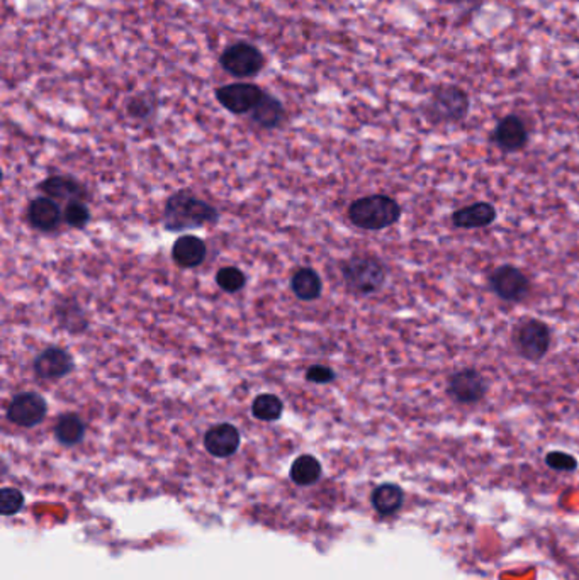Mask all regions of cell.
<instances>
[{"instance_id": "obj_29", "label": "cell", "mask_w": 579, "mask_h": 580, "mask_svg": "<svg viewBox=\"0 0 579 580\" xmlns=\"http://www.w3.org/2000/svg\"><path fill=\"white\" fill-rule=\"evenodd\" d=\"M128 112L133 118H149V114L151 112V104H149V99L134 97L128 104Z\"/></svg>"}, {"instance_id": "obj_9", "label": "cell", "mask_w": 579, "mask_h": 580, "mask_svg": "<svg viewBox=\"0 0 579 580\" xmlns=\"http://www.w3.org/2000/svg\"><path fill=\"white\" fill-rule=\"evenodd\" d=\"M48 413L45 397L36 392H21L7 406V419L21 428L38 426Z\"/></svg>"}, {"instance_id": "obj_15", "label": "cell", "mask_w": 579, "mask_h": 580, "mask_svg": "<svg viewBox=\"0 0 579 580\" xmlns=\"http://www.w3.org/2000/svg\"><path fill=\"white\" fill-rule=\"evenodd\" d=\"M28 219L30 224L38 229V231H55L59 228L61 219H63V212L59 208L57 201L50 199V197H38L34 199L28 208Z\"/></svg>"}, {"instance_id": "obj_7", "label": "cell", "mask_w": 579, "mask_h": 580, "mask_svg": "<svg viewBox=\"0 0 579 580\" xmlns=\"http://www.w3.org/2000/svg\"><path fill=\"white\" fill-rule=\"evenodd\" d=\"M488 285L496 298L511 304L523 302L532 292V282L527 273L511 263L494 268L488 275Z\"/></svg>"}, {"instance_id": "obj_22", "label": "cell", "mask_w": 579, "mask_h": 580, "mask_svg": "<svg viewBox=\"0 0 579 580\" xmlns=\"http://www.w3.org/2000/svg\"><path fill=\"white\" fill-rule=\"evenodd\" d=\"M321 477V463L312 455L297 457L291 467V478L297 486H312Z\"/></svg>"}, {"instance_id": "obj_16", "label": "cell", "mask_w": 579, "mask_h": 580, "mask_svg": "<svg viewBox=\"0 0 579 580\" xmlns=\"http://www.w3.org/2000/svg\"><path fill=\"white\" fill-rule=\"evenodd\" d=\"M206 243L193 235H184L172 246V258L180 268L199 267L206 258Z\"/></svg>"}, {"instance_id": "obj_12", "label": "cell", "mask_w": 579, "mask_h": 580, "mask_svg": "<svg viewBox=\"0 0 579 580\" xmlns=\"http://www.w3.org/2000/svg\"><path fill=\"white\" fill-rule=\"evenodd\" d=\"M74 370V358L61 348H46L34 360V373L45 380L63 379Z\"/></svg>"}, {"instance_id": "obj_8", "label": "cell", "mask_w": 579, "mask_h": 580, "mask_svg": "<svg viewBox=\"0 0 579 580\" xmlns=\"http://www.w3.org/2000/svg\"><path fill=\"white\" fill-rule=\"evenodd\" d=\"M220 63L224 72H228L231 76L250 78L264 68L266 58L257 46L241 41L228 46L220 58Z\"/></svg>"}, {"instance_id": "obj_21", "label": "cell", "mask_w": 579, "mask_h": 580, "mask_svg": "<svg viewBox=\"0 0 579 580\" xmlns=\"http://www.w3.org/2000/svg\"><path fill=\"white\" fill-rule=\"evenodd\" d=\"M86 424L77 415H65L59 419L55 426V436L61 445L74 447L84 440Z\"/></svg>"}, {"instance_id": "obj_11", "label": "cell", "mask_w": 579, "mask_h": 580, "mask_svg": "<svg viewBox=\"0 0 579 580\" xmlns=\"http://www.w3.org/2000/svg\"><path fill=\"white\" fill-rule=\"evenodd\" d=\"M491 143L503 153H519L529 145V129L521 118L508 114L491 133Z\"/></svg>"}, {"instance_id": "obj_26", "label": "cell", "mask_w": 579, "mask_h": 580, "mask_svg": "<svg viewBox=\"0 0 579 580\" xmlns=\"http://www.w3.org/2000/svg\"><path fill=\"white\" fill-rule=\"evenodd\" d=\"M24 504L23 492L14 487H4L0 492V511L4 516H13Z\"/></svg>"}, {"instance_id": "obj_27", "label": "cell", "mask_w": 579, "mask_h": 580, "mask_svg": "<svg viewBox=\"0 0 579 580\" xmlns=\"http://www.w3.org/2000/svg\"><path fill=\"white\" fill-rule=\"evenodd\" d=\"M546 465L556 472H574L578 468V460L565 451H549L546 455Z\"/></svg>"}, {"instance_id": "obj_19", "label": "cell", "mask_w": 579, "mask_h": 580, "mask_svg": "<svg viewBox=\"0 0 579 580\" xmlns=\"http://www.w3.org/2000/svg\"><path fill=\"white\" fill-rule=\"evenodd\" d=\"M284 105L274 95L264 94L260 103L252 111V120L264 129H274L284 120Z\"/></svg>"}, {"instance_id": "obj_6", "label": "cell", "mask_w": 579, "mask_h": 580, "mask_svg": "<svg viewBox=\"0 0 579 580\" xmlns=\"http://www.w3.org/2000/svg\"><path fill=\"white\" fill-rule=\"evenodd\" d=\"M488 392V379L475 367L459 369L450 373L447 380V396L461 406H475L486 399Z\"/></svg>"}, {"instance_id": "obj_17", "label": "cell", "mask_w": 579, "mask_h": 580, "mask_svg": "<svg viewBox=\"0 0 579 580\" xmlns=\"http://www.w3.org/2000/svg\"><path fill=\"white\" fill-rule=\"evenodd\" d=\"M40 189L53 201H82L87 197L86 189L77 180L65 175H53L40 185Z\"/></svg>"}, {"instance_id": "obj_2", "label": "cell", "mask_w": 579, "mask_h": 580, "mask_svg": "<svg viewBox=\"0 0 579 580\" xmlns=\"http://www.w3.org/2000/svg\"><path fill=\"white\" fill-rule=\"evenodd\" d=\"M400 202L386 193H372L354 201L348 208V219L364 231H381L402 219Z\"/></svg>"}, {"instance_id": "obj_14", "label": "cell", "mask_w": 579, "mask_h": 580, "mask_svg": "<svg viewBox=\"0 0 579 580\" xmlns=\"http://www.w3.org/2000/svg\"><path fill=\"white\" fill-rule=\"evenodd\" d=\"M240 442H241V436L237 426L230 423L216 424L204 434V447L208 450L209 455L216 459H228L233 453H237Z\"/></svg>"}, {"instance_id": "obj_3", "label": "cell", "mask_w": 579, "mask_h": 580, "mask_svg": "<svg viewBox=\"0 0 579 580\" xmlns=\"http://www.w3.org/2000/svg\"><path fill=\"white\" fill-rule=\"evenodd\" d=\"M345 285L357 296L377 294L386 283L384 263L371 254H356L342 265Z\"/></svg>"}, {"instance_id": "obj_20", "label": "cell", "mask_w": 579, "mask_h": 580, "mask_svg": "<svg viewBox=\"0 0 579 580\" xmlns=\"http://www.w3.org/2000/svg\"><path fill=\"white\" fill-rule=\"evenodd\" d=\"M403 499L404 492L396 484H383L372 492V506L383 516L394 514L402 507Z\"/></svg>"}, {"instance_id": "obj_28", "label": "cell", "mask_w": 579, "mask_h": 580, "mask_svg": "<svg viewBox=\"0 0 579 580\" xmlns=\"http://www.w3.org/2000/svg\"><path fill=\"white\" fill-rule=\"evenodd\" d=\"M337 379V373L327 365H312L306 372V380L312 384H330Z\"/></svg>"}, {"instance_id": "obj_25", "label": "cell", "mask_w": 579, "mask_h": 580, "mask_svg": "<svg viewBox=\"0 0 579 580\" xmlns=\"http://www.w3.org/2000/svg\"><path fill=\"white\" fill-rule=\"evenodd\" d=\"M247 277L237 267H224L216 273V283L223 289L224 292H238L245 287Z\"/></svg>"}, {"instance_id": "obj_24", "label": "cell", "mask_w": 579, "mask_h": 580, "mask_svg": "<svg viewBox=\"0 0 579 580\" xmlns=\"http://www.w3.org/2000/svg\"><path fill=\"white\" fill-rule=\"evenodd\" d=\"M63 221L75 229H84L90 221V210L82 201H70L63 209Z\"/></svg>"}, {"instance_id": "obj_18", "label": "cell", "mask_w": 579, "mask_h": 580, "mask_svg": "<svg viewBox=\"0 0 579 580\" xmlns=\"http://www.w3.org/2000/svg\"><path fill=\"white\" fill-rule=\"evenodd\" d=\"M291 289L301 300H316L323 292V282L312 268H299L291 279Z\"/></svg>"}, {"instance_id": "obj_1", "label": "cell", "mask_w": 579, "mask_h": 580, "mask_svg": "<svg viewBox=\"0 0 579 580\" xmlns=\"http://www.w3.org/2000/svg\"><path fill=\"white\" fill-rule=\"evenodd\" d=\"M218 209L197 199L191 191H178L165 204L164 228L172 233L197 229L204 224L218 223Z\"/></svg>"}, {"instance_id": "obj_5", "label": "cell", "mask_w": 579, "mask_h": 580, "mask_svg": "<svg viewBox=\"0 0 579 580\" xmlns=\"http://www.w3.org/2000/svg\"><path fill=\"white\" fill-rule=\"evenodd\" d=\"M513 344H515L517 353L523 360L537 363V361L544 360L546 355L549 353L550 344H552V331L540 319H535V317L523 319L519 323V326L515 327Z\"/></svg>"}, {"instance_id": "obj_13", "label": "cell", "mask_w": 579, "mask_h": 580, "mask_svg": "<svg viewBox=\"0 0 579 580\" xmlns=\"http://www.w3.org/2000/svg\"><path fill=\"white\" fill-rule=\"evenodd\" d=\"M498 218V210L491 202H475L461 209H456L450 216V221L457 229H483L490 228Z\"/></svg>"}, {"instance_id": "obj_10", "label": "cell", "mask_w": 579, "mask_h": 580, "mask_svg": "<svg viewBox=\"0 0 579 580\" xmlns=\"http://www.w3.org/2000/svg\"><path fill=\"white\" fill-rule=\"evenodd\" d=\"M264 94V90L253 84H231L216 90V99L226 111L233 114H245L252 112Z\"/></svg>"}, {"instance_id": "obj_23", "label": "cell", "mask_w": 579, "mask_h": 580, "mask_svg": "<svg viewBox=\"0 0 579 580\" xmlns=\"http://www.w3.org/2000/svg\"><path fill=\"white\" fill-rule=\"evenodd\" d=\"M283 413V401L276 394H260L253 399L252 415L258 421H277Z\"/></svg>"}, {"instance_id": "obj_4", "label": "cell", "mask_w": 579, "mask_h": 580, "mask_svg": "<svg viewBox=\"0 0 579 580\" xmlns=\"http://www.w3.org/2000/svg\"><path fill=\"white\" fill-rule=\"evenodd\" d=\"M469 107L471 101L466 90L457 85H439L423 107V114L433 126L457 124L467 118Z\"/></svg>"}]
</instances>
